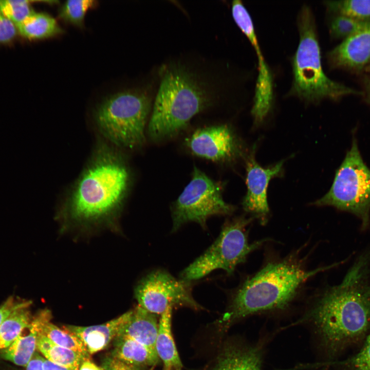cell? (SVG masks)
<instances>
[{
  "label": "cell",
  "instance_id": "obj_1",
  "mask_svg": "<svg viewBox=\"0 0 370 370\" xmlns=\"http://www.w3.org/2000/svg\"><path fill=\"white\" fill-rule=\"evenodd\" d=\"M299 322L310 329L325 365L361 345L370 331V254L360 255L342 282L327 289Z\"/></svg>",
  "mask_w": 370,
  "mask_h": 370
},
{
  "label": "cell",
  "instance_id": "obj_2",
  "mask_svg": "<svg viewBox=\"0 0 370 370\" xmlns=\"http://www.w3.org/2000/svg\"><path fill=\"white\" fill-rule=\"evenodd\" d=\"M342 262L310 271L292 261L270 263L235 291L219 322L227 328L250 316L285 310L308 279Z\"/></svg>",
  "mask_w": 370,
  "mask_h": 370
},
{
  "label": "cell",
  "instance_id": "obj_3",
  "mask_svg": "<svg viewBox=\"0 0 370 370\" xmlns=\"http://www.w3.org/2000/svg\"><path fill=\"white\" fill-rule=\"evenodd\" d=\"M120 156L98 153L76 183L68 201L71 219L89 221L105 218L117 210L127 195L129 169Z\"/></svg>",
  "mask_w": 370,
  "mask_h": 370
},
{
  "label": "cell",
  "instance_id": "obj_4",
  "mask_svg": "<svg viewBox=\"0 0 370 370\" xmlns=\"http://www.w3.org/2000/svg\"><path fill=\"white\" fill-rule=\"evenodd\" d=\"M205 82L183 66H174L165 70L147 128L153 141L172 138L210 105L212 93Z\"/></svg>",
  "mask_w": 370,
  "mask_h": 370
},
{
  "label": "cell",
  "instance_id": "obj_5",
  "mask_svg": "<svg viewBox=\"0 0 370 370\" xmlns=\"http://www.w3.org/2000/svg\"><path fill=\"white\" fill-rule=\"evenodd\" d=\"M299 41L291 60L292 81L288 96H294L306 103L322 100L337 101L363 92L328 78L323 71L317 25L311 9L304 5L297 20Z\"/></svg>",
  "mask_w": 370,
  "mask_h": 370
},
{
  "label": "cell",
  "instance_id": "obj_6",
  "mask_svg": "<svg viewBox=\"0 0 370 370\" xmlns=\"http://www.w3.org/2000/svg\"><path fill=\"white\" fill-rule=\"evenodd\" d=\"M151 108L149 97L139 91H125L105 100L95 113L96 124L114 144L133 149L142 145Z\"/></svg>",
  "mask_w": 370,
  "mask_h": 370
},
{
  "label": "cell",
  "instance_id": "obj_7",
  "mask_svg": "<svg viewBox=\"0 0 370 370\" xmlns=\"http://www.w3.org/2000/svg\"><path fill=\"white\" fill-rule=\"evenodd\" d=\"M312 205L332 206L349 212L360 219L362 231L369 228L370 169L361 156L355 137L350 149L336 172L330 189Z\"/></svg>",
  "mask_w": 370,
  "mask_h": 370
},
{
  "label": "cell",
  "instance_id": "obj_8",
  "mask_svg": "<svg viewBox=\"0 0 370 370\" xmlns=\"http://www.w3.org/2000/svg\"><path fill=\"white\" fill-rule=\"evenodd\" d=\"M253 219V217L240 216L227 220L215 242L182 271L180 278L192 282L216 269H223L229 275L233 274L236 267L245 262L250 253L268 240L262 239L249 243L247 227Z\"/></svg>",
  "mask_w": 370,
  "mask_h": 370
},
{
  "label": "cell",
  "instance_id": "obj_9",
  "mask_svg": "<svg viewBox=\"0 0 370 370\" xmlns=\"http://www.w3.org/2000/svg\"><path fill=\"white\" fill-rule=\"evenodd\" d=\"M235 210L224 200L221 184L194 166L190 182L172 206V231L190 221L206 229L210 217L230 215Z\"/></svg>",
  "mask_w": 370,
  "mask_h": 370
},
{
  "label": "cell",
  "instance_id": "obj_10",
  "mask_svg": "<svg viewBox=\"0 0 370 370\" xmlns=\"http://www.w3.org/2000/svg\"><path fill=\"white\" fill-rule=\"evenodd\" d=\"M192 282L177 279L168 271L157 269L148 273L137 285L138 305L147 311L161 315L169 307L202 309L192 295Z\"/></svg>",
  "mask_w": 370,
  "mask_h": 370
},
{
  "label": "cell",
  "instance_id": "obj_11",
  "mask_svg": "<svg viewBox=\"0 0 370 370\" xmlns=\"http://www.w3.org/2000/svg\"><path fill=\"white\" fill-rule=\"evenodd\" d=\"M186 145L197 156L215 162H229L240 153L238 140L227 125L198 128L186 140Z\"/></svg>",
  "mask_w": 370,
  "mask_h": 370
},
{
  "label": "cell",
  "instance_id": "obj_12",
  "mask_svg": "<svg viewBox=\"0 0 370 370\" xmlns=\"http://www.w3.org/2000/svg\"><path fill=\"white\" fill-rule=\"evenodd\" d=\"M253 151L246 161L247 194L242 206L244 210L254 215L264 225L267 221L269 208L267 200V188L270 180L282 171L284 161L267 168L260 166L254 158Z\"/></svg>",
  "mask_w": 370,
  "mask_h": 370
},
{
  "label": "cell",
  "instance_id": "obj_13",
  "mask_svg": "<svg viewBox=\"0 0 370 370\" xmlns=\"http://www.w3.org/2000/svg\"><path fill=\"white\" fill-rule=\"evenodd\" d=\"M326 57L332 69H364L370 64V27L343 40Z\"/></svg>",
  "mask_w": 370,
  "mask_h": 370
},
{
  "label": "cell",
  "instance_id": "obj_14",
  "mask_svg": "<svg viewBox=\"0 0 370 370\" xmlns=\"http://www.w3.org/2000/svg\"><path fill=\"white\" fill-rule=\"evenodd\" d=\"M264 344L262 342L228 345L212 370H262Z\"/></svg>",
  "mask_w": 370,
  "mask_h": 370
},
{
  "label": "cell",
  "instance_id": "obj_15",
  "mask_svg": "<svg viewBox=\"0 0 370 370\" xmlns=\"http://www.w3.org/2000/svg\"><path fill=\"white\" fill-rule=\"evenodd\" d=\"M158 324L156 314L138 305L134 309L126 312L125 320L117 336L131 338L155 349Z\"/></svg>",
  "mask_w": 370,
  "mask_h": 370
},
{
  "label": "cell",
  "instance_id": "obj_16",
  "mask_svg": "<svg viewBox=\"0 0 370 370\" xmlns=\"http://www.w3.org/2000/svg\"><path fill=\"white\" fill-rule=\"evenodd\" d=\"M126 318V313L104 324L78 326L65 325L64 329L77 336L83 343L89 354L106 348L118 335L119 329Z\"/></svg>",
  "mask_w": 370,
  "mask_h": 370
},
{
  "label": "cell",
  "instance_id": "obj_17",
  "mask_svg": "<svg viewBox=\"0 0 370 370\" xmlns=\"http://www.w3.org/2000/svg\"><path fill=\"white\" fill-rule=\"evenodd\" d=\"M113 341L110 356L126 364L139 368L154 366L159 361L155 349L133 339L117 336Z\"/></svg>",
  "mask_w": 370,
  "mask_h": 370
},
{
  "label": "cell",
  "instance_id": "obj_18",
  "mask_svg": "<svg viewBox=\"0 0 370 370\" xmlns=\"http://www.w3.org/2000/svg\"><path fill=\"white\" fill-rule=\"evenodd\" d=\"M51 313L47 309L41 310L32 318L31 325L37 334L47 338L54 343L81 353L89 357L82 341L75 335L61 329L50 322Z\"/></svg>",
  "mask_w": 370,
  "mask_h": 370
},
{
  "label": "cell",
  "instance_id": "obj_19",
  "mask_svg": "<svg viewBox=\"0 0 370 370\" xmlns=\"http://www.w3.org/2000/svg\"><path fill=\"white\" fill-rule=\"evenodd\" d=\"M172 308H168L159 320L155 350L163 364V370H182V364L171 330Z\"/></svg>",
  "mask_w": 370,
  "mask_h": 370
},
{
  "label": "cell",
  "instance_id": "obj_20",
  "mask_svg": "<svg viewBox=\"0 0 370 370\" xmlns=\"http://www.w3.org/2000/svg\"><path fill=\"white\" fill-rule=\"evenodd\" d=\"M36 341L37 333L30 323L8 347L1 349L0 356L16 365L26 366L35 351Z\"/></svg>",
  "mask_w": 370,
  "mask_h": 370
},
{
  "label": "cell",
  "instance_id": "obj_21",
  "mask_svg": "<svg viewBox=\"0 0 370 370\" xmlns=\"http://www.w3.org/2000/svg\"><path fill=\"white\" fill-rule=\"evenodd\" d=\"M16 27L22 36L30 40L50 38L63 32L55 18L43 12L34 11Z\"/></svg>",
  "mask_w": 370,
  "mask_h": 370
},
{
  "label": "cell",
  "instance_id": "obj_22",
  "mask_svg": "<svg viewBox=\"0 0 370 370\" xmlns=\"http://www.w3.org/2000/svg\"><path fill=\"white\" fill-rule=\"evenodd\" d=\"M36 349L46 359L71 370H79L83 361L89 358L81 353L58 345L39 334H37Z\"/></svg>",
  "mask_w": 370,
  "mask_h": 370
},
{
  "label": "cell",
  "instance_id": "obj_23",
  "mask_svg": "<svg viewBox=\"0 0 370 370\" xmlns=\"http://www.w3.org/2000/svg\"><path fill=\"white\" fill-rule=\"evenodd\" d=\"M30 301L13 311L0 327V350L8 347L22 331L31 323L32 318L29 310Z\"/></svg>",
  "mask_w": 370,
  "mask_h": 370
},
{
  "label": "cell",
  "instance_id": "obj_24",
  "mask_svg": "<svg viewBox=\"0 0 370 370\" xmlns=\"http://www.w3.org/2000/svg\"><path fill=\"white\" fill-rule=\"evenodd\" d=\"M324 5L329 12L364 22H370V0L328 1Z\"/></svg>",
  "mask_w": 370,
  "mask_h": 370
},
{
  "label": "cell",
  "instance_id": "obj_25",
  "mask_svg": "<svg viewBox=\"0 0 370 370\" xmlns=\"http://www.w3.org/2000/svg\"><path fill=\"white\" fill-rule=\"evenodd\" d=\"M370 27V22L359 21L350 17L334 15L329 24L331 36L345 40Z\"/></svg>",
  "mask_w": 370,
  "mask_h": 370
},
{
  "label": "cell",
  "instance_id": "obj_26",
  "mask_svg": "<svg viewBox=\"0 0 370 370\" xmlns=\"http://www.w3.org/2000/svg\"><path fill=\"white\" fill-rule=\"evenodd\" d=\"M96 5V1L92 0H69L62 5L59 17L66 22L82 26L86 13Z\"/></svg>",
  "mask_w": 370,
  "mask_h": 370
},
{
  "label": "cell",
  "instance_id": "obj_27",
  "mask_svg": "<svg viewBox=\"0 0 370 370\" xmlns=\"http://www.w3.org/2000/svg\"><path fill=\"white\" fill-rule=\"evenodd\" d=\"M361 345L356 354L331 365L337 366V370H370V331Z\"/></svg>",
  "mask_w": 370,
  "mask_h": 370
},
{
  "label": "cell",
  "instance_id": "obj_28",
  "mask_svg": "<svg viewBox=\"0 0 370 370\" xmlns=\"http://www.w3.org/2000/svg\"><path fill=\"white\" fill-rule=\"evenodd\" d=\"M0 11L16 26L34 12L30 2L25 0H0Z\"/></svg>",
  "mask_w": 370,
  "mask_h": 370
},
{
  "label": "cell",
  "instance_id": "obj_29",
  "mask_svg": "<svg viewBox=\"0 0 370 370\" xmlns=\"http://www.w3.org/2000/svg\"><path fill=\"white\" fill-rule=\"evenodd\" d=\"M17 32L16 26L0 11V43L11 41Z\"/></svg>",
  "mask_w": 370,
  "mask_h": 370
},
{
  "label": "cell",
  "instance_id": "obj_30",
  "mask_svg": "<svg viewBox=\"0 0 370 370\" xmlns=\"http://www.w3.org/2000/svg\"><path fill=\"white\" fill-rule=\"evenodd\" d=\"M29 301L17 298L13 295L8 297L0 305V327L5 319L13 311L26 304Z\"/></svg>",
  "mask_w": 370,
  "mask_h": 370
},
{
  "label": "cell",
  "instance_id": "obj_31",
  "mask_svg": "<svg viewBox=\"0 0 370 370\" xmlns=\"http://www.w3.org/2000/svg\"><path fill=\"white\" fill-rule=\"evenodd\" d=\"M102 366L103 370H141L139 367L126 364L110 356L103 359Z\"/></svg>",
  "mask_w": 370,
  "mask_h": 370
},
{
  "label": "cell",
  "instance_id": "obj_32",
  "mask_svg": "<svg viewBox=\"0 0 370 370\" xmlns=\"http://www.w3.org/2000/svg\"><path fill=\"white\" fill-rule=\"evenodd\" d=\"M45 359L35 351L26 365V370H44L43 364Z\"/></svg>",
  "mask_w": 370,
  "mask_h": 370
},
{
  "label": "cell",
  "instance_id": "obj_33",
  "mask_svg": "<svg viewBox=\"0 0 370 370\" xmlns=\"http://www.w3.org/2000/svg\"><path fill=\"white\" fill-rule=\"evenodd\" d=\"M44 370H71L65 366L54 363L47 359H45L43 364Z\"/></svg>",
  "mask_w": 370,
  "mask_h": 370
},
{
  "label": "cell",
  "instance_id": "obj_34",
  "mask_svg": "<svg viewBox=\"0 0 370 370\" xmlns=\"http://www.w3.org/2000/svg\"><path fill=\"white\" fill-rule=\"evenodd\" d=\"M363 87V96L366 103L370 105V75L364 78Z\"/></svg>",
  "mask_w": 370,
  "mask_h": 370
},
{
  "label": "cell",
  "instance_id": "obj_35",
  "mask_svg": "<svg viewBox=\"0 0 370 370\" xmlns=\"http://www.w3.org/2000/svg\"><path fill=\"white\" fill-rule=\"evenodd\" d=\"M79 370H103L102 368L98 366L95 363L86 359L81 363Z\"/></svg>",
  "mask_w": 370,
  "mask_h": 370
},
{
  "label": "cell",
  "instance_id": "obj_36",
  "mask_svg": "<svg viewBox=\"0 0 370 370\" xmlns=\"http://www.w3.org/2000/svg\"><path fill=\"white\" fill-rule=\"evenodd\" d=\"M364 70H365V71L370 72V64L366 66Z\"/></svg>",
  "mask_w": 370,
  "mask_h": 370
}]
</instances>
